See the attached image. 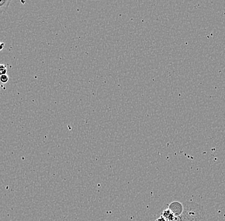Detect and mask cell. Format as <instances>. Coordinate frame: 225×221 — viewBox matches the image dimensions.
<instances>
[{"mask_svg": "<svg viewBox=\"0 0 225 221\" xmlns=\"http://www.w3.org/2000/svg\"><path fill=\"white\" fill-rule=\"evenodd\" d=\"M10 3V1H0V13L5 12Z\"/></svg>", "mask_w": 225, "mask_h": 221, "instance_id": "1", "label": "cell"}, {"mask_svg": "<svg viewBox=\"0 0 225 221\" xmlns=\"http://www.w3.org/2000/svg\"><path fill=\"white\" fill-rule=\"evenodd\" d=\"M7 73V68L5 65H0V76L6 75Z\"/></svg>", "mask_w": 225, "mask_h": 221, "instance_id": "2", "label": "cell"}, {"mask_svg": "<svg viewBox=\"0 0 225 221\" xmlns=\"http://www.w3.org/2000/svg\"><path fill=\"white\" fill-rule=\"evenodd\" d=\"M8 77L7 75L0 76V81H1L2 83L5 84L8 82Z\"/></svg>", "mask_w": 225, "mask_h": 221, "instance_id": "3", "label": "cell"}, {"mask_svg": "<svg viewBox=\"0 0 225 221\" xmlns=\"http://www.w3.org/2000/svg\"><path fill=\"white\" fill-rule=\"evenodd\" d=\"M5 43H0V50H2L3 49V48L4 47Z\"/></svg>", "mask_w": 225, "mask_h": 221, "instance_id": "4", "label": "cell"}]
</instances>
